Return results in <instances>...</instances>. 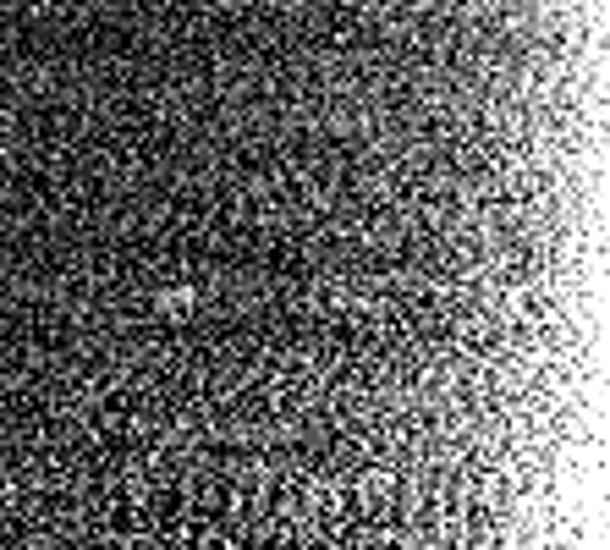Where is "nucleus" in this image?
Segmentation results:
<instances>
[{
    "instance_id": "obj_1",
    "label": "nucleus",
    "mask_w": 610,
    "mask_h": 550,
    "mask_svg": "<svg viewBox=\"0 0 610 550\" xmlns=\"http://www.w3.org/2000/svg\"><path fill=\"white\" fill-rule=\"evenodd\" d=\"M160 308H165V314H187V308H192V292H165V297H160Z\"/></svg>"
}]
</instances>
